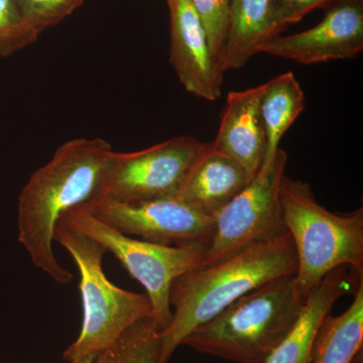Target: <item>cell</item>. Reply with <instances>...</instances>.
Instances as JSON below:
<instances>
[{
	"instance_id": "44dd1931",
	"label": "cell",
	"mask_w": 363,
	"mask_h": 363,
	"mask_svg": "<svg viewBox=\"0 0 363 363\" xmlns=\"http://www.w3.org/2000/svg\"><path fill=\"white\" fill-rule=\"evenodd\" d=\"M85 0H18L28 26L40 35L73 13Z\"/></svg>"
},
{
	"instance_id": "8992f818",
	"label": "cell",
	"mask_w": 363,
	"mask_h": 363,
	"mask_svg": "<svg viewBox=\"0 0 363 363\" xmlns=\"http://www.w3.org/2000/svg\"><path fill=\"white\" fill-rule=\"evenodd\" d=\"M61 219L104 245L142 284L152 303V318L166 328L173 317L169 305L172 284L186 272L203 267L207 247H169L130 238L100 221L83 205L67 212Z\"/></svg>"
},
{
	"instance_id": "603a6c76",
	"label": "cell",
	"mask_w": 363,
	"mask_h": 363,
	"mask_svg": "<svg viewBox=\"0 0 363 363\" xmlns=\"http://www.w3.org/2000/svg\"><path fill=\"white\" fill-rule=\"evenodd\" d=\"M97 353H89L71 363H96Z\"/></svg>"
},
{
	"instance_id": "30bf717a",
	"label": "cell",
	"mask_w": 363,
	"mask_h": 363,
	"mask_svg": "<svg viewBox=\"0 0 363 363\" xmlns=\"http://www.w3.org/2000/svg\"><path fill=\"white\" fill-rule=\"evenodd\" d=\"M363 50V0H335L323 20L309 30L278 35L260 52L302 65L350 59Z\"/></svg>"
},
{
	"instance_id": "e0dca14e",
	"label": "cell",
	"mask_w": 363,
	"mask_h": 363,
	"mask_svg": "<svg viewBox=\"0 0 363 363\" xmlns=\"http://www.w3.org/2000/svg\"><path fill=\"white\" fill-rule=\"evenodd\" d=\"M363 344V284L339 316L327 315L318 329L312 363H350Z\"/></svg>"
},
{
	"instance_id": "7c38bea8",
	"label": "cell",
	"mask_w": 363,
	"mask_h": 363,
	"mask_svg": "<svg viewBox=\"0 0 363 363\" xmlns=\"http://www.w3.org/2000/svg\"><path fill=\"white\" fill-rule=\"evenodd\" d=\"M264 84L233 91L227 95L218 133L211 147L233 157L252 178L259 173L267 154V136L260 112Z\"/></svg>"
},
{
	"instance_id": "9a60e30c",
	"label": "cell",
	"mask_w": 363,
	"mask_h": 363,
	"mask_svg": "<svg viewBox=\"0 0 363 363\" xmlns=\"http://www.w3.org/2000/svg\"><path fill=\"white\" fill-rule=\"evenodd\" d=\"M230 26L222 71L238 70L279 35L274 23L272 0H229Z\"/></svg>"
},
{
	"instance_id": "2e32d148",
	"label": "cell",
	"mask_w": 363,
	"mask_h": 363,
	"mask_svg": "<svg viewBox=\"0 0 363 363\" xmlns=\"http://www.w3.org/2000/svg\"><path fill=\"white\" fill-rule=\"evenodd\" d=\"M305 93L292 72H286L264 83L260 97V112L267 136L264 164H269L281 149L286 131L304 111Z\"/></svg>"
},
{
	"instance_id": "7a4b0ae2",
	"label": "cell",
	"mask_w": 363,
	"mask_h": 363,
	"mask_svg": "<svg viewBox=\"0 0 363 363\" xmlns=\"http://www.w3.org/2000/svg\"><path fill=\"white\" fill-rule=\"evenodd\" d=\"M297 266L293 240L286 233L179 277L169 291V305L175 310L161 332L160 363L168 362L197 327L255 289L295 274Z\"/></svg>"
},
{
	"instance_id": "3957f363",
	"label": "cell",
	"mask_w": 363,
	"mask_h": 363,
	"mask_svg": "<svg viewBox=\"0 0 363 363\" xmlns=\"http://www.w3.org/2000/svg\"><path fill=\"white\" fill-rule=\"evenodd\" d=\"M307 298L296 274L274 279L238 298L182 344L233 362L264 363L297 324Z\"/></svg>"
},
{
	"instance_id": "277c9868",
	"label": "cell",
	"mask_w": 363,
	"mask_h": 363,
	"mask_svg": "<svg viewBox=\"0 0 363 363\" xmlns=\"http://www.w3.org/2000/svg\"><path fill=\"white\" fill-rule=\"evenodd\" d=\"M281 217L297 255L296 281L306 297L329 272L348 267L363 279V209L333 213L315 198L311 186L284 176Z\"/></svg>"
},
{
	"instance_id": "d6986e66",
	"label": "cell",
	"mask_w": 363,
	"mask_h": 363,
	"mask_svg": "<svg viewBox=\"0 0 363 363\" xmlns=\"http://www.w3.org/2000/svg\"><path fill=\"white\" fill-rule=\"evenodd\" d=\"M206 33L210 50L222 73V61L230 26L229 0H190Z\"/></svg>"
},
{
	"instance_id": "5bb4252c",
	"label": "cell",
	"mask_w": 363,
	"mask_h": 363,
	"mask_svg": "<svg viewBox=\"0 0 363 363\" xmlns=\"http://www.w3.org/2000/svg\"><path fill=\"white\" fill-rule=\"evenodd\" d=\"M253 179L240 162L210 143L178 197L200 213L215 218Z\"/></svg>"
},
{
	"instance_id": "7402d4cb",
	"label": "cell",
	"mask_w": 363,
	"mask_h": 363,
	"mask_svg": "<svg viewBox=\"0 0 363 363\" xmlns=\"http://www.w3.org/2000/svg\"><path fill=\"white\" fill-rule=\"evenodd\" d=\"M335 0H272L274 23L279 33L294 25L319 7L327 6Z\"/></svg>"
},
{
	"instance_id": "8fae6325",
	"label": "cell",
	"mask_w": 363,
	"mask_h": 363,
	"mask_svg": "<svg viewBox=\"0 0 363 363\" xmlns=\"http://www.w3.org/2000/svg\"><path fill=\"white\" fill-rule=\"evenodd\" d=\"M171 18L169 62L181 84L196 97L221 96L224 73L215 63L206 33L190 0H166Z\"/></svg>"
},
{
	"instance_id": "5b68a950",
	"label": "cell",
	"mask_w": 363,
	"mask_h": 363,
	"mask_svg": "<svg viewBox=\"0 0 363 363\" xmlns=\"http://www.w3.org/2000/svg\"><path fill=\"white\" fill-rule=\"evenodd\" d=\"M55 241L68 250L80 274L82 327L78 338L64 352L66 362L106 350L131 325L152 317L147 294L123 290L107 279L102 267L107 252L104 245L62 219Z\"/></svg>"
},
{
	"instance_id": "ba28073f",
	"label": "cell",
	"mask_w": 363,
	"mask_h": 363,
	"mask_svg": "<svg viewBox=\"0 0 363 363\" xmlns=\"http://www.w3.org/2000/svg\"><path fill=\"white\" fill-rule=\"evenodd\" d=\"M286 162L288 155L279 149L272 162L262 164L252 183L217 214L203 267L288 233L279 201Z\"/></svg>"
},
{
	"instance_id": "cb8c5ba5",
	"label": "cell",
	"mask_w": 363,
	"mask_h": 363,
	"mask_svg": "<svg viewBox=\"0 0 363 363\" xmlns=\"http://www.w3.org/2000/svg\"><path fill=\"white\" fill-rule=\"evenodd\" d=\"M350 363H363V348L357 353Z\"/></svg>"
},
{
	"instance_id": "4fadbf2b",
	"label": "cell",
	"mask_w": 363,
	"mask_h": 363,
	"mask_svg": "<svg viewBox=\"0 0 363 363\" xmlns=\"http://www.w3.org/2000/svg\"><path fill=\"white\" fill-rule=\"evenodd\" d=\"M363 284L348 267L329 272L308 296L297 324L264 363H312L313 345L320 325L336 301L357 292Z\"/></svg>"
},
{
	"instance_id": "52a82bcc",
	"label": "cell",
	"mask_w": 363,
	"mask_h": 363,
	"mask_svg": "<svg viewBox=\"0 0 363 363\" xmlns=\"http://www.w3.org/2000/svg\"><path fill=\"white\" fill-rule=\"evenodd\" d=\"M209 147L185 135L138 152H113L94 199L135 203L178 197Z\"/></svg>"
},
{
	"instance_id": "6da1fadb",
	"label": "cell",
	"mask_w": 363,
	"mask_h": 363,
	"mask_svg": "<svg viewBox=\"0 0 363 363\" xmlns=\"http://www.w3.org/2000/svg\"><path fill=\"white\" fill-rule=\"evenodd\" d=\"M113 152L104 138L69 140L30 177L21 190L18 240L33 266L59 285L70 284L73 274L55 255L57 225L67 212L96 197Z\"/></svg>"
},
{
	"instance_id": "ffe728a7",
	"label": "cell",
	"mask_w": 363,
	"mask_h": 363,
	"mask_svg": "<svg viewBox=\"0 0 363 363\" xmlns=\"http://www.w3.org/2000/svg\"><path fill=\"white\" fill-rule=\"evenodd\" d=\"M39 35L26 23L18 0H0V59L26 49Z\"/></svg>"
},
{
	"instance_id": "9c48e42d",
	"label": "cell",
	"mask_w": 363,
	"mask_h": 363,
	"mask_svg": "<svg viewBox=\"0 0 363 363\" xmlns=\"http://www.w3.org/2000/svg\"><path fill=\"white\" fill-rule=\"evenodd\" d=\"M83 206L119 233L157 245L208 247L215 231V218L200 213L180 197L135 203L93 199Z\"/></svg>"
},
{
	"instance_id": "ac0fdd59",
	"label": "cell",
	"mask_w": 363,
	"mask_h": 363,
	"mask_svg": "<svg viewBox=\"0 0 363 363\" xmlns=\"http://www.w3.org/2000/svg\"><path fill=\"white\" fill-rule=\"evenodd\" d=\"M162 330L154 318H143L98 352L96 363H160Z\"/></svg>"
}]
</instances>
